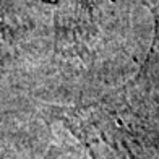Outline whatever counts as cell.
I'll return each mask as SVG.
<instances>
[{"instance_id": "cell-1", "label": "cell", "mask_w": 159, "mask_h": 159, "mask_svg": "<svg viewBox=\"0 0 159 159\" xmlns=\"http://www.w3.org/2000/svg\"><path fill=\"white\" fill-rule=\"evenodd\" d=\"M49 2H54V0H49Z\"/></svg>"}]
</instances>
